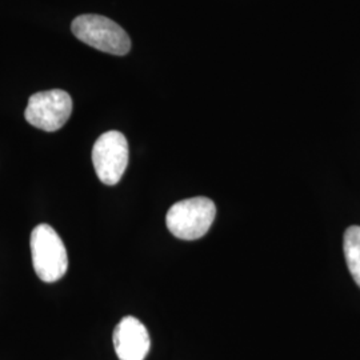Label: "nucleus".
<instances>
[{
    "label": "nucleus",
    "instance_id": "obj_3",
    "mask_svg": "<svg viewBox=\"0 0 360 360\" xmlns=\"http://www.w3.org/2000/svg\"><path fill=\"white\" fill-rule=\"evenodd\" d=\"M71 30L80 41L99 51L123 56L131 50V39L127 32L105 16L80 15L74 19Z\"/></svg>",
    "mask_w": 360,
    "mask_h": 360
},
{
    "label": "nucleus",
    "instance_id": "obj_7",
    "mask_svg": "<svg viewBox=\"0 0 360 360\" xmlns=\"http://www.w3.org/2000/svg\"><path fill=\"white\" fill-rule=\"evenodd\" d=\"M345 257L347 262L348 270L354 281L360 287V226L348 227L343 240Z\"/></svg>",
    "mask_w": 360,
    "mask_h": 360
},
{
    "label": "nucleus",
    "instance_id": "obj_6",
    "mask_svg": "<svg viewBox=\"0 0 360 360\" xmlns=\"http://www.w3.org/2000/svg\"><path fill=\"white\" fill-rule=\"evenodd\" d=\"M151 347L147 328L134 316L123 318L114 331V348L120 360H144Z\"/></svg>",
    "mask_w": 360,
    "mask_h": 360
},
{
    "label": "nucleus",
    "instance_id": "obj_4",
    "mask_svg": "<svg viewBox=\"0 0 360 360\" xmlns=\"http://www.w3.org/2000/svg\"><path fill=\"white\" fill-rule=\"evenodd\" d=\"M72 99L68 92L43 91L30 96L25 117L31 126L53 132L65 126L72 114Z\"/></svg>",
    "mask_w": 360,
    "mask_h": 360
},
{
    "label": "nucleus",
    "instance_id": "obj_5",
    "mask_svg": "<svg viewBox=\"0 0 360 360\" xmlns=\"http://www.w3.org/2000/svg\"><path fill=\"white\" fill-rule=\"evenodd\" d=\"M92 163L102 183L115 186L129 166V143L126 136L119 131L104 132L94 144Z\"/></svg>",
    "mask_w": 360,
    "mask_h": 360
},
{
    "label": "nucleus",
    "instance_id": "obj_1",
    "mask_svg": "<svg viewBox=\"0 0 360 360\" xmlns=\"http://www.w3.org/2000/svg\"><path fill=\"white\" fill-rule=\"evenodd\" d=\"M32 264L35 272L46 283L62 279L68 269L65 243L58 232L49 224H39L30 239Z\"/></svg>",
    "mask_w": 360,
    "mask_h": 360
},
{
    "label": "nucleus",
    "instance_id": "obj_2",
    "mask_svg": "<svg viewBox=\"0 0 360 360\" xmlns=\"http://www.w3.org/2000/svg\"><path fill=\"white\" fill-rule=\"evenodd\" d=\"M217 207L208 198L184 199L168 210L166 223L169 232L183 240H196L205 236L212 226Z\"/></svg>",
    "mask_w": 360,
    "mask_h": 360
}]
</instances>
